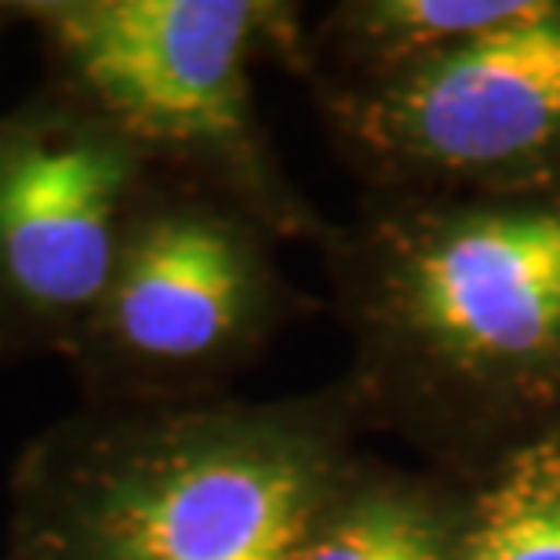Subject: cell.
I'll use <instances>...</instances> for the list:
<instances>
[{
	"mask_svg": "<svg viewBox=\"0 0 560 560\" xmlns=\"http://www.w3.org/2000/svg\"><path fill=\"white\" fill-rule=\"evenodd\" d=\"M535 0H361L328 19L342 81H378L528 15Z\"/></svg>",
	"mask_w": 560,
	"mask_h": 560,
	"instance_id": "obj_8",
	"label": "cell"
},
{
	"mask_svg": "<svg viewBox=\"0 0 560 560\" xmlns=\"http://www.w3.org/2000/svg\"><path fill=\"white\" fill-rule=\"evenodd\" d=\"M331 266L364 419L474 480L560 436V175L383 194Z\"/></svg>",
	"mask_w": 560,
	"mask_h": 560,
	"instance_id": "obj_1",
	"label": "cell"
},
{
	"mask_svg": "<svg viewBox=\"0 0 560 560\" xmlns=\"http://www.w3.org/2000/svg\"><path fill=\"white\" fill-rule=\"evenodd\" d=\"M357 419L346 389L70 425L26 455L11 560H299L357 466Z\"/></svg>",
	"mask_w": 560,
	"mask_h": 560,
	"instance_id": "obj_2",
	"label": "cell"
},
{
	"mask_svg": "<svg viewBox=\"0 0 560 560\" xmlns=\"http://www.w3.org/2000/svg\"><path fill=\"white\" fill-rule=\"evenodd\" d=\"M142 164L81 103L0 120V317L81 346L145 197Z\"/></svg>",
	"mask_w": 560,
	"mask_h": 560,
	"instance_id": "obj_6",
	"label": "cell"
},
{
	"mask_svg": "<svg viewBox=\"0 0 560 560\" xmlns=\"http://www.w3.org/2000/svg\"><path fill=\"white\" fill-rule=\"evenodd\" d=\"M262 230L241 205L142 197L81 346L145 389L222 375L262 342L280 310Z\"/></svg>",
	"mask_w": 560,
	"mask_h": 560,
	"instance_id": "obj_5",
	"label": "cell"
},
{
	"mask_svg": "<svg viewBox=\"0 0 560 560\" xmlns=\"http://www.w3.org/2000/svg\"><path fill=\"white\" fill-rule=\"evenodd\" d=\"M378 194H458L560 175V0L378 81L320 92Z\"/></svg>",
	"mask_w": 560,
	"mask_h": 560,
	"instance_id": "obj_4",
	"label": "cell"
},
{
	"mask_svg": "<svg viewBox=\"0 0 560 560\" xmlns=\"http://www.w3.org/2000/svg\"><path fill=\"white\" fill-rule=\"evenodd\" d=\"M463 502L433 480L357 463L299 560H452Z\"/></svg>",
	"mask_w": 560,
	"mask_h": 560,
	"instance_id": "obj_7",
	"label": "cell"
},
{
	"mask_svg": "<svg viewBox=\"0 0 560 560\" xmlns=\"http://www.w3.org/2000/svg\"><path fill=\"white\" fill-rule=\"evenodd\" d=\"M452 560H560V436L524 447L477 480Z\"/></svg>",
	"mask_w": 560,
	"mask_h": 560,
	"instance_id": "obj_9",
	"label": "cell"
},
{
	"mask_svg": "<svg viewBox=\"0 0 560 560\" xmlns=\"http://www.w3.org/2000/svg\"><path fill=\"white\" fill-rule=\"evenodd\" d=\"M77 103L136 150L200 164L266 230L306 233L255 125L252 66L299 51L295 11L259 0H51L30 4Z\"/></svg>",
	"mask_w": 560,
	"mask_h": 560,
	"instance_id": "obj_3",
	"label": "cell"
}]
</instances>
